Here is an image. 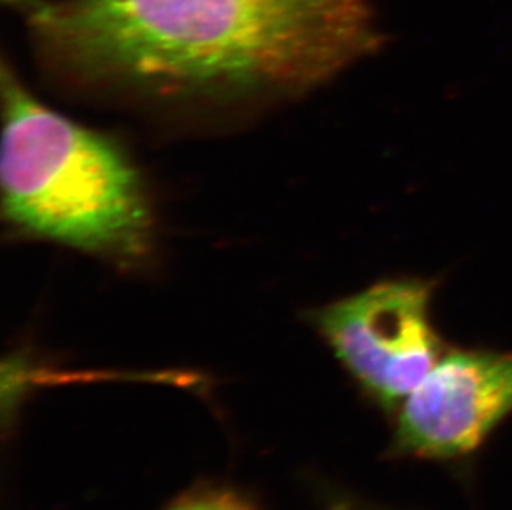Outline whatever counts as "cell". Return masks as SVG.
<instances>
[{"label":"cell","mask_w":512,"mask_h":510,"mask_svg":"<svg viewBox=\"0 0 512 510\" xmlns=\"http://www.w3.org/2000/svg\"><path fill=\"white\" fill-rule=\"evenodd\" d=\"M44 67L161 110L304 95L382 49L372 0H27Z\"/></svg>","instance_id":"1"},{"label":"cell","mask_w":512,"mask_h":510,"mask_svg":"<svg viewBox=\"0 0 512 510\" xmlns=\"http://www.w3.org/2000/svg\"><path fill=\"white\" fill-rule=\"evenodd\" d=\"M2 214L15 234L135 269L155 222L140 171L118 141L39 102L2 68Z\"/></svg>","instance_id":"2"},{"label":"cell","mask_w":512,"mask_h":510,"mask_svg":"<svg viewBox=\"0 0 512 510\" xmlns=\"http://www.w3.org/2000/svg\"><path fill=\"white\" fill-rule=\"evenodd\" d=\"M436 289L435 279L395 277L314 313L335 357L383 408L398 409L448 350L431 317Z\"/></svg>","instance_id":"3"},{"label":"cell","mask_w":512,"mask_h":510,"mask_svg":"<svg viewBox=\"0 0 512 510\" xmlns=\"http://www.w3.org/2000/svg\"><path fill=\"white\" fill-rule=\"evenodd\" d=\"M512 413V352L448 348L398 406L393 446L420 459H458Z\"/></svg>","instance_id":"4"},{"label":"cell","mask_w":512,"mask_h":510,"mask_svg":"<svg viewBox=\"0 0 512 510\" xmlns=\"http://www.w3.org/2000/svg\"><path fill=\"white\" fill-rule=\"evenodd\" d=\"M171 510H252L228 494H199L179 502Z\"/></svg>","instance_id":"5"},{"label":"cell","mask_w":512,"mask_h":510,"mask_svg":"<svg viewBox=\"0 0 512 510\" xmlns=\"http://www.w3.org/2000/svg\"><path fill=\"white\" fill-rule=\"evenodd\" d=\"M4 2H7V4H12V5H15V7H22V5L25 4V2H27V0H4Z\"/></svg>","instance_id":"6"}]
</instances>
